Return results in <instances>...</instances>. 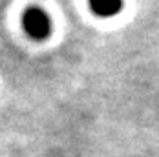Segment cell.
<instances>
[{"label": "cell", "instance_id": "cell-1", "mask_svg": "<svg viewBox=\"0 0 159 157\" xmlns=\"http://www.w3.org/2000/svg\"><path fill=\"white\" fill-rule=\"evenodd\" d=\"M22 28L31 38L44 40L51 33V18L40 7H28L22 15Z\"/></svg>", "mask_w": 159, "mask_h": 157}, {"label": "cell", "instance_id": "cell-2", "mask_svg": "<svg viewBox=\"0 0 159 157\" xmlns=\"http://www.w3.org/2000/svg\"><path fill=\"white\" fill-rule=\"evenodd\" d=\"M88 4H90V9L102 18L119 15L123 9V0H88Z\"/></svg>", "mask_w": 159, "mask_h": 157}]
</instances>
